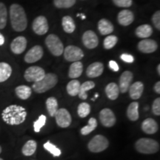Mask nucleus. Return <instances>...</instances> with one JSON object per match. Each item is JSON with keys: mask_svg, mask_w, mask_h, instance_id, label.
<instances>
[{"mask_svg": "<svg viewBox=\"0 0 160 160\" xmlns=\"http://www.w3.org/2000/svg\"><path fill=\"white\" fill-rule=\"evenodd\" d=\"M80 85H81V84H80L78 80H71V82H69L68 83L67 88H66L68 93L70 96H71V97H76V96H77L79 94Z\"/></svg>", "mask_w": 160, "mask_h": 160, "instance_id": "32", "label": "nucleus"}, {"mask_svg": "<svg viewBox=\"0 0 160 160\" xmlns=\"http://www.w3.org/2000/svg\"><path fill=\"white\" fill-rule=\"evenodd\" d=\"M119 86L114 82H111L106 86L105 93L108 99L111 100H116L119 95Z\"/></svg>", "mask_w": 160, "mask_h": 160, "instance_id": "25", "label": "nucleus"}, {"mask_svg": "<svg viewBox=\"0 0 160 160\" xmlns=\"http://www.w3.org/2000/svg\"><path fill=\"white\" fill-rule=\"evenodd\" d=\"M11 73L12 68L9 64L0 62V83L8 79Z\"/></svg>", "mask_w": 160, "mask_h": 160, "instance_id": "27", "label": "nucleus"}, {"mask_svg": "<svg viewBox=\"0 0 160 160\" xmlns=\"http://www.w3.org/2000/svg\"><path fill=\"white\" fill-rule=\"evenodd\" d=\"M37 143L34 140H29L26 142L22 149V152L23 155L26 156V157H30L32 156L37 151Z\"/></svg>", "mask_w": 160, "mask_h": 160, "instance_id": "30", "label": "nucleus"}, {"mask_svg": "<svg viewBox=\"0 0 160 160\" xmlns=\"http://www.w3.org/2000/svg\"><path fill=\"white\" fill-rule=\"evenodd\" d=\"M44 148H45L46 151H48L49 153H51L53 157H59L61 155L62 151L59 148H58L57 146L52 144L51 142H47L44 144L43 145Z\"/></svg>", "mask_w": 160, "mask_h": 160, "instance_id": "37", "label": "nucleus"}, {"mask_svg": "<svg viewBox=\"0 0 160 160\" xmlns=\"http://www.w3.org/2000/svg\"><path fill=\"white\" fill-rule=\"evenodd\" d=\"M32 28L37 35H45L49 30L48 20L44 16H39L33 20L32 24Z\"/></svg>", "mask_w": 160, "mask_h": 160, "instance_id": "9", "label": "nucleus"}, {"mask_svg": "<svg viewBox=\"0 0 160 160\" xmlns=\"http://www.w3.org/2000/svg\"><path fill=\"white\" fill-rule=\"evenodd\" d=\"M104 71V65L102 62H93L88 67L86 75L89 78H97L102 74Z\"/></svg>", "mask_w": 160, "mask_h": 160, "instance_id": "17", "label": "nucleus"}, {"mask_svg": "<svg viewBox=\"0 0 160 160\" xmlns=\"http://www.w3.org/2000/svg\"><path fill=\"white\" fill-rule=\"evenodd\" d=\"M117 42H118V38L116 37V36H113V35L108 36V37L104 39L103 46L105 49L110 50L113 48L117 45Z\"/></svg>", "mask_w": 160, "mask_h": 160, "instance_id": "38", "label": "nucleus"}, {"mask_svg": "<svg viewBox=\"0 0 160 160\" xmlns=\"http://www.w3.org/2000/svg\"><path fill=\"white\" fill-rule=\"evenodd\" d=\"M152 22H153V25L157 30H160V12L159 11H156L152 17Z\"/></svg>", "mask_w": 160, "mask_h": 160, "instance_id": "42", "label": "nucleus"}, {"mask_svg": "<svg viewBox=\"0 0 160 160\" xmlns=\"http://www.w3.org/2000/svg\"><path fill=\"white\" fill-rule=\"evenodd\" d=\"M153 89H154V91L156 93L159 94L160 93V82H157V83L154 85V87H153Z\"/></svg>", "mask_w": 160, "mask_h": 160, "instance_id": "45", "label": "nucleus"}, {"mask_svg": "<svg viewBox=\"0 0 160 160\" xmlns=\"http://www.w3.org/2000/svg\"><path fill=\"white\" fill-rule=\"evenodd\" d=\"M15 93L19 99L25 100L28 99L31 96L32 90L31 88L27 85H19L16 88Z\"/></svg>", "mask_w": 160, "mask_h": 160, "instance_id": "28", "label": "nucleus"}, {"mask_svg": "<svg viewBox=\"0 0 160 160\" xmlns=\"http://www.w3.org/2000/svg\"><path fill=\"white\" fill-rule=\"evenodd\" d=\"M98 97H99V93H96V94H95V98H94V99H96V98H97Z\"/></svg>", "mask_w": 160, "mask_h": 160, "instance_id": "49", "label": "nucleus"}, {"mask_svg": "<svg viewBox=\"0 0 160 160\" xmlns=\"http://www.w3.org/2000/svg\"><path fill=\"white\" fill-rule=\"evenodd\" d=\"M109 142L102 135H97L89 142L88 148L93 153H99L104 151L108 148Z\"/></svg>", "mask_w": 160, "mask_h": 160, "instance_id": "6", "label": "nucleus"}, {"mask_svg": "<svg viewBox=\"0 0 160 160\" xmlns=\"http://www.w3.org/2000/svg\"><path fill=\"white\" fill-rule=\"evenodd\" d=\"M157 72H158V74L160 75V65H158L157 66Z\"/></svg>", "mask_w": 160, "mask_h": 160, "instance_id": "47", "label": "nucleus"}, {"mask_svg": "<svg viewBox=\"0 0 160 160\" xmlns=\"http://www.w3.org/2000/svg\"><path fill=\"white\" fill-rule=\"evenodd\" d=\"M80 16L82 17V19H85V16L84 14H80Z\"/></svg>", "mask_w": 160, "mask_h": 160, "instance_id": "48", "label": "nucleus"}, {"mask_svg": "<svg viewBox=\"0 0 160 160\" xmlns=\"http://www.w3.org/2000/svg\"><path fill=\"white\" fill-rule=\"evenodd\" d=\"M46 120H47V118H46L45 116L41 115L38 118L37 121H35L33 122V129H34V131L36 133H39L41 131L42 128H43L45 125Z\"/></svg>", "mask_w": 160, "mask_h": 160, "instance_id": "39", "label": "nucleus"}, {"mask_svg": "<svg viewBox=\"0 0 160 160\" xmlns=\"http://www.w3.org/2000/svg\"><path fill=\"white\" fill-rule=\"evenodd\" d=\"M78 115L80 118H85L88 117L91 113V106L87 102H82L78 106Z\"/></svg>", "mask_w": 160, "mask_h": 160, "instance_id": "34", "label": "nucleus"}, {"mask_svg": "<svg viewBox=\"0 0 160 160\" xmlns=\"http://www.w3.org/2000/svg\"><path fill=\"white\" fill-rule=\"evenodd\" d=\"M82 42L87 48L93 49L98 46L99 39L94 32L92 31H87L82 35Z\"/></svg>", "mask_w": 160, "mask_h": 160, "instance_id": "13", "label": "nucleus"}, {"mask_svg": "<svg viewBox=\"0 0 160 160\" xmlns=\"http://www.w3.org/2000/svg\"><path fill=\"white\" fill-rule=\"evenodd\" d=\"M27 117V111L22 106L11 105L8 106L2 113L3 121L8 125H18L23 123Z\"/></svg>", "mask_w": 160, "mask_h": 160, "instance_id": "1", "label": "nucleus"}, {"mask_svg": "<svg viewBox=\"0 0 160 160\" xmlns=\"http://www.w3.org/2000/svg\"><path fill=\"white\" fill-rule=\"evenodd\" d=\"M138 49L144 53H151L157 50L158 45L153 39H144L138 43Z\"/></svg>", "mask_w": 160, "mask_h": 160, "instance_id": "14", "label": "nucleus"}, {"mask_svg": "<svg viewBox=\"0 0 160 160\" xmlns=\"http://www.w3.org/2000/svg\"><path fill=\"white\" fill-rule=\"evenodd\" d=\"M56 122L60 128H65L69 127L71 124L72 118L70 113L67 109L65 108H60L58 109V111L55 114Z\"/></svg>", "mask_w": 160, "mask_h": 160, "instance_id": "10", "label": "nucleus"}, {"mask_svg": "<svg viewBox=\"0 0 160 160\" xmlns=\"http://www.w3.org/2000/svg\"><path fill=\"white\" fill-rule=\"evenodd\" d=\"M98 30L102 35H108L113 31L114 27L109 20L102 19L98 22Z\"/></svg>", "mask_w": 160, "mask_h": 160, "instance_id": "21", "label": "nucleus"}, {"mask_svg": "<svg viewBox=\"0 0 160 160\" xmlns=\"http://www.w3.org/2000/svg\"><path fill=\"white\" fill-rule=\"evenodd\" d=\"M62 25L63 30L66 33H72L76 29V25L74 20L70 16H65L62 19Z\"/></svg>", "mask_w": 160, "mask_h": 160, "instance_id": "26", "label": "nucleus"}, {"mask_svg": "<svg viewBox=\"0 0 160 160\" xmlns=\"http://www.w3.org/2000/svg\"><path fill=\"white\" fill-rule=\"evenodd\" d=\"M137 151L143 154H153L159 151V145L154 139L149 138H141L135 143Z\"/></svg>", "mask_w": 160, "mask_h": 160, "instance_id": "4", "label": "nucleus"}, {"mask_svg": "<svg viewBox=\"0 0 160 160\" xmlns=\"http://www.w3.org/2000/svg\"><path fill=\"white\" fill-rule=\"evenodd\" d=\"M2 153V147L0 146V153Z\"/></svg>", "mask_w": 160, "mask_h": 160, "instance_id": "50", "label": "nucleus"}, {"mask_svg": "<svg viewBox=\"0 0 160 160\" xmlns=\"http://www.w3.org/2000/svg\"><path fill=\"white\" fill-rule=\"evenodd\" d=\"M120 58L122 61L127 63H133L134 62V57L131 54H128V53H123L120 56Z\"/></svg>", "mask_w": 160, "mask_h": 160, "instance_id": "43", "label": "nucleus"}, {"mask_svg": "<svg viewBox=\"0 0 160 160\" xmlns=\"http://www.w3.org/2000/svg\"><path fill=\"white\" fill-rule=\"evenodd\" d=\"M135 33L137 37L142 38V39H147L151 37L153 33V28L151 25H147V24L142 25L136 29Z\"/></svg>", "mask_w": 160, "mask_h": 160, "instance_id": "23", "label": "nucleus"}, {"mask_svg": "<svg viewBox=\"0 0 160 160\" xmlns=\"http://www.w3.org/2000/svg\"><path fill=\"white\" fill-rule=\"evenodd\" d=\"M152 111L156 116L160 115V98H157L153 101L152 105Z\"/></svg>", "mask_w": 160, "mask_h": 160, "instance_id": "41", "label": "nucleus"}, {"mask_svg": "<svg viewBox=\"0 0 160 160\" xmlns=\"http://www.w3.org/2000/svg\"><path fill=\"white\" fill-rule=\"evenodd\" d=\"M45 70L39 66H31L26 70L24 77L28 82H37L45 77Z\"/></svg>", "mask_w": 160, "mask_h": 160, "instance_id": "8", "label": "nucleus"}, {"mask_svg": "<svg viewBox=\"0 0 160 160\" xmlns=\"http://www.w3.org/2000/svg\"><path fill=\"white\" fill-rule=\"evenodd\" d=\"M113 2L117 7L129 8L132 5V0H113Z\"/></svg>", "mask_w": 160, "mask_h": 160, "instance_id": "40", "label": "nucleus"}, {"mask_svg": "<svg viewBox=\"0 0 160 160\" xmlns=\"http://www.w3.org/2000/svg\"><path fill=\"white\" fill-rule=\"evenodd\" d=\"M45 44L50 52L55 57H59L63 53V43L55 34H50L45 39Z\"/></svg>", "mask_w": 160, "mask_h": 160, "instance_id": "5", "label": "nucleus"}, {"mask_svg": "<svg viewBox=\"0 0 160 160\" xmlns=\"http://www.w3.org/2000/svg\"><path fill=\"white\" fill-rule=\"evenodd\" d=\"M0 160H3L2 159V158H0Z\"/></svg>", "mask_w": 160, "mask_h": 160, "instance_id": "51", "label": "nucleus"}, {"mask_svg": "<svg viewBox=\"0 0 160 160\" xmlns=\"http://www.w3.org/2000/svg\"><path fill=\"white\" fill-rule=\"evenodd\" d=\"M4 43H5V37H4V36L0 33V46L3 45Z\"/></svg>", "mask_w": 160, "mask_h": 160, "instance_id": "46", "label": "nucleus"}, {"mask_svg": "<svg viewBox=\"0 0 160 160\" xmlns=\"http://www.w3.org/2000/svg\"><path fill=\"white\" fill-rule=\"evenodd\" d=\"M97 121L95 118L91 117V119L88 120V125H85V127L82 128L80 130L81 134L83 136L88 135L91 132H93L94 130L97 128Z\"/></svg>", "mask_w": 160, "mask_h": 160, "instance_id": "33", "label": "nucleus"}, {"mask_svg": "<svg viewBox=\"0 0 160 160\" xmlns=\"http://www.w3.org/2000/svg\"><path fill=\"white\" fill-rule=\"evenodd\" d=\"M8 11L5 4L0 2V29L5 28L7 25Z\"/></svg>", "mask_w": 160, "mask_h": 160, "instance_id": "35", "label": "nucleus"}, {"mask_svg": "<svg viewBox=\"0 0 160 160\" xmlns=\"http://www.w3.org/2000/svg\"><path fill=\"white\" fill-rule=\"evenodd\" d=\"M75 3L76 0H53V4L57 8H70Z\"/></svg>", "mask_w": 160, "mask_h": 160, "instance_id": "36", "label": "nucleus"}, {"mask_svg": "<svg viewBox=\"0 0 160 160\" xmlns=\"http://www.w3.org/2000/svg\"><path fill=\"white\" fill-rule=\"evenodd\" d=\"M43 49L40 45H36L28 51L25 56V61L27 63H34L43 57Z\"/></svg>", "mask_w": 160, "mask_h": 160, "instance_id": "12", "label": "nucleus"}, {"mask_svg": "<svg viewBox=\"0 0 160 160\" xmlns=\"http://www.w3.org/2000/svg\"><path fill=\"white\" fill-rule=\"evenodd\" d=\"M133 73L129 71H126L122 73L121 77L119 78V88L120 92L124 93L128 91L132 81H133Z\"/></svg>", "mask_w": 160, "mask_h": 160, "instance_id": "15", "label": "nucleus"}, {"mask_svg": "<svg viewBox=\"0 0 160 160\" xmlns=\"http://www.w3.org/2000/svg\"><path fill=\"white\" fill-rule=\"evenodd\" d=\"M108 66H109V68L111 69L114 72L119 71V65H118V64L117 63V62L113 61V60H111V61L109 62Z\"/></svg>", "mask_w": 160, "mask_h": 160, "instance_id": "44", "label": "nucleus"}, {"mask_svg": "<svg viewBox=\"0 0 160 160\" xmlns=\"http://www.w3.org/2000/svg\"><path fill=\"white\" fill-rule=\"evenodd\" d=\"M95 87V83L92 81H87L82 84L80 85L79 92V97L81 99L85 100L88 98V93L87 92L90 91V90L93 89Z\"/></svg>", "mask_w": 160, "mask_h": 160, "instance_id": "29", "label": "nucleus"}, {"mask_svg": "<svg viewBox=\"0 0 160 160\" xmlns=\"http://www.w3.org/2000/svg\"><path fill=\"white\" fill-rule=\"evenodd\" d=\"M58 82V77L54 73H49L45 75L42 79L34 82L32 85V88L36 93H42L49 91L50 89L55 87Z\"/></svg>", "mask_w": 160, "mask_h": 160, "instance_id": "3", "label": "nucleus"}, {"mask_svg": "<svg viewBox=\"0 0 160 160\" xmlns=\"http://www.w3.org/2000/svg\"><path fill=\"white\" fill-rule=\"evenodd\" d=\"M10 19L13 29L17 32L24 31L28 25L25 10L18 4H13L10 8Z\"/></svg>", "mask_w": 160, "mask_h": 160, "instance_id": "2", "label": "nucleus"}, {"mask_svg": "<svg viewBox=\"0 0 160 160\" xmlns=\"http://www.w3.org/2000/svg\"><path fill=\"white\" fill-rule=\"evenodd\" d=\"M142 129L147 134H154L159 129V126L154 119L148 118L142 123Z\"/></svg>", "mask_w": 160, "mask_h": 160, "instance_id": "19", "label": "nucleus"}, {"mask_svg": "<svg viewBox=\"0 0 160 160\" xmlns=\"http://www.w3.org/2000/svg\"><path fill=\"white\" fill-rule=\"evenodd\" d=\"M99 119L102 125L107 128L113 127L117 121L114 113L109 108H104L100 111Z\"/></svg>", "mask_w": 160, "mask_h": 160, "instance_id": "11", "label": "nucleus"}, {"mask_svg": "<svg viewBox=\"0 0 160 160\" xmlns=\"http://www.w3.org/2000/svg\"><path fill=\"white\" fill-rule=\"evenodd\" d=\"M118 22L122 26H128L134 20L133 12L129 10H122L119 13L117 17Z\"/></svg>", "mask_w": 160, "mask_h": 160, "instance_id": "18", "label": "nucleus"}, {"mask_svg": "<svg viewBox=\"0 0 160 160\" xmlns=\"http://www.w3.org/2000/svg\"><path fill=\"white\" fill-rule=\"evenodd\" d=\"M64 57L68 62L80 61L84 57V52L79 47L74 45H68L64 49Z\"/></svg>", "mask_w": 160, "mask_h": 160, "instance_id": "7", "label": "nucleus"}, {"mask_svg": "<svg viewBox=\"0 0 160 160\" xmlns=\"http://www.w3.org/2000/svg\"><path fill=\"white\" fill-rule=\"evenodd\" d=\"M83 71V65L80 61L74 62L70 66L68 77L71 79H76L82 75Z\"/></svg>", "mask_w": 160, "mask_h": 160, "instance_id": "22", "label": "nucleus"}, {"mask_svg": "<svg viewBox=\"0 0 160 160\" xmlns=\"http://www.w3.org/2000/svg\"><path fill=\"white\" fill-rule=\"evenodd\" d=\"M27 47V39L24 37H18L12 41L11 44V51L15 54H21Z\"/></svg>", "mask_w": 160, "mask_h": 160, "instance_id": "16", "label": "nucleus"}, {"mask_svg": "<svg viewBox=\"0 0 160 160\" xmlns=\"http://www.w3.org/2000/svg\"><path fill=\"white\" fill-rule=\"evenodd\" d=\"M46 108L51 117H54L58 111V102L55 97H49L46 100Z\"/></svg>", "mask_w": 160, "mask_h": 160, "instance_id": "31", "label": "nucleus"}, {"mask_svg": "<svg viewBox=\"0 0 160 160\" xmlns=\"http://www.w3.org/2000/svg\"><path fill=\"white\" fill-rule=\"evenodd\" d=\"M129 95L132 99H139L144 91V84L142 82H136L130 86Z\"/></svg>", "mask_w": 160, "mask_h": 160, "instance_id": "20", "label": "nucleus"}, {"mask_svg": "<svg viewBox=\"0 0 160 160\" xmlns=\"http://www.w3.org/2000/svg\"><path fill=\"white\" fill-rule=\"evenodd\" d=\"M127 116L128 119L133 122L139 119V103L137 102H133L130 104L127 109Z\"/></svg>", "mask_w": 160, "mask_h": 160, "instance_id": "24", "label": "nucleus"}]
</instances>
